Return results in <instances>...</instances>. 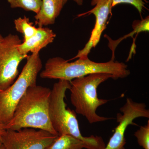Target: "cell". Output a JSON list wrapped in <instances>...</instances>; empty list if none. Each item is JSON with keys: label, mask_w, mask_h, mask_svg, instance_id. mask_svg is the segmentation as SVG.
<instances>
[{"label": "cell", "mask_w": 149, "mask_h": 149, "mask_svg": "<svg viewBox=\"0 0 149 149\" xmlns=\"http://www.w3.org/2000/svg\"><path fill=\"white\" fill-rule=\"evenodd\" d=\"M51 89L40 85L29 87L17 105L6 130L24 128L43 130L58 136L51 124L49 113Z\"/></svg>", "instance_id": "obj_1"}, {"label": "cell", "mask_w": 149, "mask_h": 149, "mask_svg": "<svg viewBox=\"0 0 149 149\" xmlns=\"http://www.w3.org/2000/svg\"><path fill=\"white\" fill-rule=\"evenodd\" d=\"M98 73L111 74L113 80H117L128 77L130 72L127 65L115 61L113 58L110 61L105 63L95 62L88 57L79 58L75 61L69 62L62 58L55 57L47 61L40 76L45 79L70 82L75 78Z\"/></svg>", "instance_id": "obj_2"}, {"label": "cell", "mask_w": 149, "mask_h": 149, "mask_svg": "<svg viewBox=\"0 0 149 149\" xmlns=\"http://www.w3.org/2000/svg\"><path fill=\"white\" fill-rule=\"evenodd\" d=\"M70 86L69 81L58 80L51 90L49 113L52 126L58 136L70 135L82 141L86 149H104L106 145L101 136L82 135L76 113L67 107L65 98Z\"/></svg>", "instance_id": "obj_3"}, {"label": "cell", "mask_w": 149, "mask_h": 149, "mask_svg": "<svg viewBox=\"0 0 149 149\" xmlns=\"http://www.w3.org/2000/svg\"><path fill=\"white\" fill-rule=\"evenodd\" d=\"M109 78L113 79L110 74L94 73L70 82V102L75 108V113L85 117L90 124L111 119L100 116L96 113L98 108L108 102L106 99L99 98L97 89L101 83Z\"/></svg>", "instance_id": "obj_4"}, {"label": "cell", "mask_w": 149, "mask_h": 149, "mask_svg": "<svg viewBox=\"0 0 149 149\" xmlns=\"http://www.w3.org/2000/svg\"><path fill=\"white\" fill-rule=\"evenodd\" d=\"M27 62L15 81L6 90L0 91V123L10 121L17 104L29 87L37 85V76L42 67L39 53L27 56Z\"/></svg>", "instance_id": "obj_5"}, {"label": "cell", "mask_w": 149, "mask_h": 149, "mask_svg": "<svg viewBox=\"0 0 149 149\" xmlns=\"http://www.w3.org/2000/svg\"><path fill=\"white\" fill-rule=\"evenodd\" d=\"M22 42L18 35L10 34L0 42V91L6 90L15 81L19 63L27 56L20 53Z\"/></svg>", "instance_id": "obj_6"}, {"label": "cell", "mask_w": 149, "mask_h": 149, "mask_svg": "<svg viewBox=\"0 0 149 149\" xmlns=\"http://www.w3.org/2000/svg\"><path fill=\"white\" fill-rule=\"evenodd\" d=\"M58 136L43 130H6L0 137L4 149H45Z\"/></svg>", "instance_id": "obj_7"}, {"label": "cell", "mask_w": 149, "mask_h": 149, "mask_svg": "<svg viewBox=\"0 0 149 149\" xmlns=\"http://www.w3.org/2000/svg\"><path fill=\"white\" fill-rule=\"evenodd\" d=\"M120 110L123 114H117L118 125L115 128L113 135L104 149H125V133L128 125H137L133 120L137 118H149V110L147 109L145 104L136 102L131 99H126V102Z\"/></svg>", "instance_id": "obj_8"}, {"label": "cell", "mask_w": 149, "mask_h": 149, "mask_svg": "<svg viewBox=\"0 0 149 149\" xmlns=\"http://www.w3.org/2000/svg\"><path fill=\"white\" fill-rule=\"evenodd\" d=\"M113 0H92L91 4L94 7L87 12L78 15V17L94 15L95 23L91 32V37L83 49L78 51L77 55L72 59L88 58L92 48L95 47L98 44L102 33L106 28L107 21L110 14H111Z\"/></svg>", "instance_id": "obj_9"}, {"label": "cell", "mask_w": 149, "mask_h": 149, "mask_svg": "<svg viewBox=\"0 0 149 149\" xmlns=\"http://www.w3.org/2000/svg\"><path fill=\"white\" fill-rule=\"evenodd\" d=\"M37 29L34 36L18 46L19 51L22 54L40 53L42 49L53 42L56 35L52 29L46 27H38Z\"/></svg>", "instance_id": "obj_10"}, {"label": "cell", "mask_w": 149, "mask_h": 149, "mask_svg": "<svg viewBox=\"0 0 149 149\" xmlns=\"http://www.w3.org/2000/svg\"><path fill=\"white\" fill-rule=\"evenodd\" d=\"M64 6L63 0H42L39 13L35 15V24L44 27L54 24Z\"/></svg>", "instance_id": "obj_11"}, {"label": "cell", "mask_w": 149, "mask_h": 149, "mask_svg": "<svg viewBox=\"0 0 149 149\" xmlns=\"http://www.w3.org/2000/svg\"><path fill=\"white\" fill-rule=\"evenodd\" d=\"M85 144L79 139L68 135L58 136L45 149H83Z\"/></svg>", "instance_id": "obj_12"}, {"label": "cell", "mask_w": 149, "mask_h": 149, "mask_svg": "<svg viewBox=\"0 0 149 149\" xmlns=\"http://www.w3.org/2000/svg\"><path fill=\"white\" fill-rule=\"evenodd\" d=\"M16 31L21 33L23 36V42H26L34 36L37 32V28L33 25L29 18L26 16L19 17L14 20Z\"/></svg>", "instance_id": "obj_13"}, {"label": "cell", "mask_w": 149, "mask_h": 149, "mask_svg": "<svg viewBox=\"0 0 149 149\" xmlns=\"http://www.w3.org/2000/svg\"><path fill=\"white\" fill-rule=\"evenodd\" d=\"M11 8H20L36 14L39 13L42 6V0H7Z\"/></svg>", "instance_id": "obj_14"}, {"label": "cell", "mask_w": 149, "mask_h": 149, "mask_svg": "<svg viewBox=\"0 0 149 149\" xmlns=\"http://www.w3.org/2000/svg\"><path fill=\"white\" fill-rule=\"evenodd\" d=\"M134 135L139 146L144 149H149V120L146 125L141 126Z\"/></svg>", "instance_id": "obj_15"}, {"label": "cell", "mask_w": 149, "mask_h": 149, "mask_svg": "<svg viewBox=\"0 0 149 149\" xmlns=\"http://www.w3.org/2000/svg\"><path fill=\"white\" fill-rule=\"evenodd\" d=\"M147 0H113L112 8H113L119 4H129L135 7L141 15L143 9L145 8Z\"/></svg>", "instance_id": "obj_16"}, {"label": "cell", "mask_w": 149, "mask_h": 149, "mask_svg": "<svg viewBox=\"0 0 149 149\" xmlns=\"http://www.w3.org/2000/svg\"><path fill=\"white\" fill-rule=\"evenodd\" d=\"M6 130V125L0 123V137L4 134Z\"/></svg>", "instance_id": "obj_17"}, {"label": "cell", "mask_w": 149, "mask_h": 149, "mask_svg": "<svg viewBox=\"0 0 149 149\" xmlns=\"http://www.w3.org/2000/svg\"><path fill=\"white\" fill-rule=\"evenodd\" d=\"M68 1V0H63L64 5ZM72 1H74V2L76 3L78 5L82 6L83 5L84 0H72Z\"/></svg>", "instance_id": "obj_18"}, {"label": "cell", "mask_w": 149, "mask_h": 149, "mask_svg": "<svg viewBox=\"0 0 149 149\" xmlns=\"http://www.w3.org/2000/svg\"><path fill=\"white\" fill-rule=\"evenodd\" d=\"M0 149H4V148L3 146L1 140H0Z\"/></svg>", "instance_id": "obj_19"}, {"label": "cell", "mask_w": 149, "mask_h": 149, "mask_svg": "<svg viewBox=\"0 0 149 149\" xmlns=\"http://www.w3.org/2000/svg\"><path fill=\"white\" fill-rule=\"evenodd\" d=\"M3 37L2 35H1V34H0V42H1V40H2Z\"/></svg>", "instance_id": "obj_20"}]
</instances>
